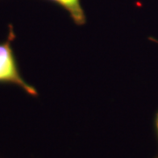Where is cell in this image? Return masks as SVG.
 I'll return each instance as SVG.
<instances>
[{"mask_svg": "<svg viewBox=\"0 0 158 158\" xmlns=\"http://www.w3.org/2000/svg\"><path fill=\"white\" fill-rule=\"evenodd\" d=\"M7 40L0 43V84L15 85L31 96H37L38 92L34 86L27 83L22 77L17 60L11 48V42L16 35L12 27H9Z\"/></svg>", "mask_w": 158, "mask_h": 158, "instance_id": "cell-1", "label": "cell"}, {"mask_svg": "<svg viewBox=\"0 0 158 158\" xmlns=\"http://www.w3.org/2000/svg\"><path fill=\"white\" fill-rule=\"evenodd\" d=\"M56 3L68 11L74 23L77 26H83L86 22L85 13L80 0H49Z\"/></svg>", "mask_w": 158, "mask_h": 158, "instance_id": "cell-2", "label": "cell"}, {"mask_svg": "<svg viewBox=\"0 0 158 158\" xmlns=\"http://www.w3.org/2000/svg\"><path fill=\"white\" fill-rule=\"evenodd\" d=\"M154 126H155V130H156V138L158 141V111L156 113L155 115V118H154ZM155 158H158V153L156 156Z\"/></svg>", "mask_w": 158, "mask_h": 158, "instance_id": "cell-3", "label": "cell"}, {"mask_svg": "<svg viewBox=\"0 0 158 158\" xmlns=\"http://www.w3.org/2000/svg\"><path fill=\"white\" fill-rule=\"evenodd\" d=\"M149 40H152V41H154V42H156V43H158V40H157L153 39V38H149Z\"/></svg>", "mask_w": 158, "mask_h": 158, "instance_id": "cell-4", "label": "cell"}]
</instances>
